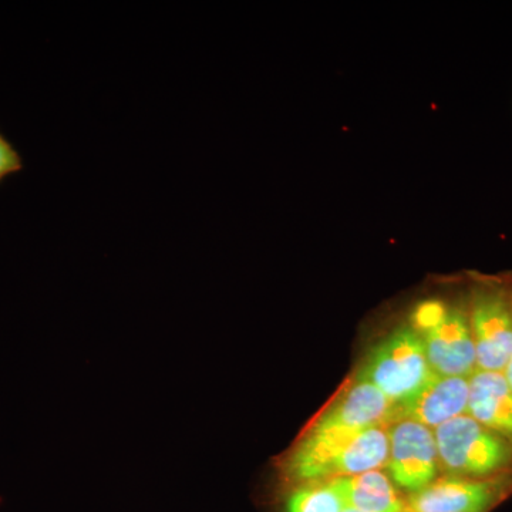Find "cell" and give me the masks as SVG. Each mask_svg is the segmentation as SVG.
I'll list each match as a JSON object with an SVG mask.
<instances>
[{"label": "cell", "instance_id": "cell-1", "mask_svg": "<svg viewBox=\"0 0 512 512\" xmlns=\"http://www.w3.org/2000/svg\"><path fill=\"white\" fill-rule=\"evenodd\" d=\"M384 427L329 439L303 437L289 460V474L306 484L380 470L389 458V431Z\"/></svg>", "mask_w": 512, "mask_h": 512}, {"label": "cell", "instance_id": "cell-2", "mask_svg": "<svg viewBox=\"0 0 512 512\" xmlns=\"http://www.w3.org/2000/svg\"><path fill=\"white\" fill-rule=\"evenodd\" d=\"M412 328L423 340L436 375L470 377L477 372L470 315L440 301H424L412 313Z\"/></svg>", "mask_w": 512, "mask_h": 512}, {"label": "cell", "instance_id": "cell-3", "mask_svg": "<svg viewBox=\"0 0 512 512\" xmlns=\"http://www.w3.org/2000/svg\"><path fill=\"white\" fill-rule=\"evenodd\" d=\"M440 466L454 477L488 478L512 464V444L470 414L434 430Z\"/></svg>", "mask_w": 512, "mask_h": 512}, {"label": "cell", "instance_id": "cell-4", "mask_svg": "<svg viewBox=\"0 0 512 512\" xmlns=\"http://www.w3.org/2000/svg\"><path fill=\"white\" fill-rule=\"evenodd\" d=\"M433 375L419 333L400 328L373 349L357 377L400 406L416 396Z\"/></svg>", "mask_w": 512, "mask_h": 512}, {"label": "cell", "instance_id": "cell-5", "mask_svg": "<svg viewBox=\"0 0 512 512\" xmlns=\"http://www.w3.org/2000/svg\"><path fill=\"white\" fill-rule=\"evenodd\" d=\"M386 467L394 485L419 493L436 481L440 470L434 431L417 421L400 419L389 427Z\"/></svg>", "mask_w": 512, "mask_h": 512}, {"label": "cell", "instance_id": "cell-6", "mask_svg": "<svg viewBox=\"0 0 512 512\" xmlns=\"http://www.w3.org/2000/svg\"><path fill=\"white\" fill-rule=\"evenodd\" d=\"M394 419H397L396 404L373 384L357 377L356 382L320 414L305 437L329 439L346 436L370 427L387 426Z\"/></svg>", "mask_w": 512, "mask_h": 512}, {"label": "cell", "instance_id": "cell-7", "mask_svg": "<svg viewBox=\"0 0 512 512\" xmlns=\"http://www.w3.org/2000/svg\"><path fill=\"white\" fill-rule=\"evenodd\" d=\"M468 315L477 370L503 373L512 357L511 293L498 288L478 289Z\"/></svg>", "mask_w": 512, "mask_h": 512}, {"label": "cell", "instance_id": "cell-8", "mask_svg": "<svg viewBox=\"0 0 512 512\" xmlns=\"http://www.w3.org/2000/svg\"><path fill=\"white\" fill-rule=\"evenodd\" d=\"M500 497V485L488 478L447 477L407 501V512H485Z\"/></svg>", "mask_w": 512, "mask_h": 512}, {"label": "cell", "instance_id": "cell-9", "mask_svg": "<svg viewBox=\"0 0 512 512\" xmlns=\"http://www.w3.org/2000/svg\"><path fill=\"white\" fill-rule=\"evenodd\" d=\"M470 377L434 373L416 396L397 406V417L436 430L441 424L468 414Z\"/></svg>", "mask_w": 512, "mask_h": 512}, {"label": "cell", "instance_id": "cell-10", "mask_svg": "<svg viewBox=\"0 0 512 512\" xmlns=\"http://www.w3.org/2000/svg\"><path fill=\"white\" fill-rule=\"evenodd\" d=\"M468 414L512 444V389L504 373L477 370L470 376Z\"/></svg>", "mask_w": 512, "mask_h": 512}, {"label": "cell", "instance_id": "cell-11", "mask_svg": "<svg viewBox=\"0 0 512 512\" xmlns=\"http://www.w3.org/2000/svg\"><path fill=\"white\" fill-rule=\"evenodd\" d=\"M346 507L360 512H407V503L393 481L380 470L357 476L333 478Z\"/></svg>", "mask_w": 512, "mask_h": 512}, {"label": "cell", "instance_id": "cell-12", "mask_svg": "<svg viewBox=\"0 0 512 512\" xmlns=\"http://www.w3.org/2000/svg\"><path fill=\"white\" fill-rule=\"evenodd\" d=\"M346 504L332 481L306 483L293 491L286 512H342Z\"/></svg>", "mask_w": 512, "mask_h": 512}, {"label": "cell", "instance_id": "cell-13", "mask_svg": "<svg viewBox=\"0 0 512 512\" xmlns=\"http://www.w3.org/2000/svg\"><path fill=\"white\" fill-rule=\"evenodd\" d=\"M23 170V158L18 150L13 147L8 138L0 133V184L10 177Z\"/></svg>", "mask_w": 512, "mask_h": 512}, {"label": "cell", "instance_id": "cell-14", "mask_svg": "<svg viewBox=\"0 0 512 512\" xmlns=\"http://www.w3.org/2000/svg\"><path fill=\"white\" fill-rule=\"evenodd\" d=\"M503 373H504L505 379H507V382H508V384H510V387L512 389V357H511L510 362H508L507 367H505Z\"/></svg>", "mask_w": 512, "mask_h": 512}, {"label": "cell", "instance_id": "cell-15", "mask_svg": "<svg viewBox=\"0 0 512 512\" xmlns=\"http://www.w3.org/2000/svg\"><path fill=\"white\" fill-rule=\"evenodd\" d=\"M342 512H360V511L353 510V508L346 507L345 510H343Z\"/></svg>", "mask_w": 512, "mask_h": 512}, {"label": "cell", "instance_id": "cell-16", "mask_svg": "<svg viewBox=\"0 0 512 512\" xmlns=\"http://www.w3.org/2000/svg\"><path fill=\"white\" fill-rule=\"evenodd\" d=\"M511 303H512V292H511Z\"/></svg>", "mask_w": 512, "mask_h": 512}]
</instances>
